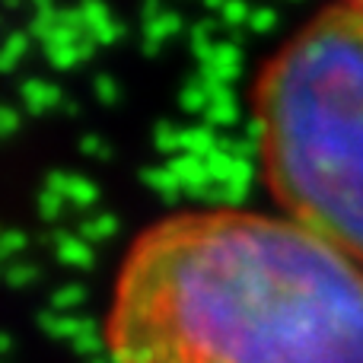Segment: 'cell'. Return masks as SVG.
Listing matches in <instances>:
<instances>
[{
	"label": "cell",
	"instance_id": "6da1fadb",
	"mask_svg": "<svg viewBox=\"0 0 363 363\" xmlns=\"http://www.w3.org/2000/svg\"><path fill=\"white\" fill-rule=\"evenodd\" d=\"M115 363H363V262L284 213L182 211L125 252Z\"/></svg>",
	"mask_w": 363,
	"mask_h": 363
},
{
	"label": "cell",
	"instance_id": "7a4b0ae2",
	"mask_svg": "<svg viewBox=\"0 0 363 363\" xmlns=\"http://www.w3.org/2000/svg\"><path fill=\"white\" fill-rule=\"evenodd\" d=\"M252 115L281 213L363 262V13L303 23L258 74Z\"/></svg>",
	"mask_w": 363,
	"mask_h": 363
},
{
	"label": "cell",
	"instance_id": "3957f363",
	"mask_svg": "<svg viewBox=\"0 0 363 363\" xmlns=\"http://www.w3.org/2000/svg\"><path fill=\"white\" fill-rule=\"evenodd\" d=\"M338 4H345V6H354V10H360V13H363V0H338Z\"/></svg>",
	"mask_w": 363,
	"mask_h": 363
}]
</instances>
